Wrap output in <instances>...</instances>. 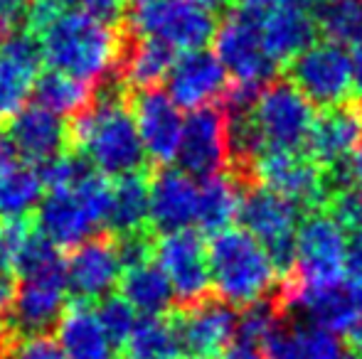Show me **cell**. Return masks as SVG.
<instances>
[{
  "instance_id": "cell-40",
  "label": "cell",
  "mask_w": 362,
  "mask_h": 359,
  "mask_svg": "<svg viewBox=\"0 0 362 359\" xmlns=\"http://www.w3.org/2000/svg\"><path fill=\"white\" fill-rule=\"evenodd\" d=\"M330 182H333V192L343 190V187H353V190L362 192V148L355 150L343 168H338L335 173H328Z\"/></svg>"
},
{
  "instance_id": "cell-18",
  "label": "cell",
  "mask_w": 362,
  "mask_h": 359,
  "mask_svg": "<svg viewBox=\"0 0 362 359\" xmlns=\"http://www.w3.org/2000/svg\"><path fill=\"white\" fill-rule=\"evenodd\" d=\"M165 84V94L175 101V106L197 111L207 109L215 101H222L232 82L215 52L192 49V52H182L175 59Z\"/></svg>"
},
{
  "instance_id": "cell-10",
  "label": "cell",
  "mask_w": 362,
  "mask_h": 359,
  "mask_svg": "<svg viewBox=\"0 0 362 359\" xmlns=\"http://www.w3.org/2000/svg\"><path fill=\"white\" fill-rule=\"evenodd\" d=\"M286 82L293 84L313 106H338L350 101L353 67L350 54L335 42H315L286 67Z\"/></svg>"
},
{
  "instance_id": "cell-12",
  "label": "cell",
  "mask_w": 362,
  "mask_h": 359,
  "mask_svg": "<svg viewBox=\"0 0 362 359\" xmlns=\"http://www.w3.org/2000/svg\"><path fill=\"white\" fill-rule=\"evenodd\" d=\"M177 165L182 173L197 180H210L229 168V138H227V114L224 109L190 111L182 126Z\"/></svg>"
},
{
  "instance_id": "cell-15",
  "label": "cell",
  "mask_w": 362,
  "mask_h": 359,
  "mask_svg": "<svg viewBox=\"0 0 362 359\" xmlns=\"http://www.w3.org/2000/svg\"><path fill=\"white\" fill-rule=\"evenodd\" d=\"M131 109H134L146 158L165 168L177 158V150H180L182 126H185L180 106H175V101L165 91L148 89L136 91L131 96Z\"/></svg>"
},
{
  "instance_id": "cell-32",
  "label": "cell",
  "mask_w": 362,
  "mask_h": 359,
  "mask_svg": "<svg viewBox=\"0 0 362 359\" xmlns=\"http://www.w3.org/2000/svg\"><path fill=\"white\" fill-rule=\"evenodd\" d=\"M35 99H37V104L42 109L57 114L59 118L67 116L72 121L94 104L96 94L94 84L81 82V79L72 77V74L49 69V72L40 74L37 87H35Z\"/></svg>"
},
{
  "instance_id": "cell-31",
  "label": "cell",
  "mask_w": 362,
  "mask_h": 359,
  "mask_svg": "<svg viewBox=\"0 0 362 359\" xmlns=\"http://www.w3.org/2000/svg\"><path fill=\"white\" fill-rule=\"evenodd\" d=\"M45 180L37 168L13 163L0 173V221H20L42 202Z\"/></svg>"
},
{
  "instance_id": "cell-7",
  "label": "cell",
  "mask_w": 362,
  "mask_h": 359,
  "mask_svg": "<svg viewBox=\"0 0 362 359\" xmlns=\"http://www.w3.org/2000/svg\"><path fill=\"white\" fill-rule=\"evenodd\" d=\"M259 185L272 192H279L286 200L296 202L305 214L325 207L333 195V182L328 170L320 168L305 153H288V150H262L252 168L244 175V187Z\"/></svg>"
},
{
  "instance_id": "cell-35",
  "label": "cell",
  "mask_w": 362,
  "mask_h": 359,
  "mask_svg": "<svg viewBox=\"0 0 362 359\" xmlns=\"http://www.w3.org/2000/svg\"><path fill=\"white\" fill-rule=\"evenodd\" d=\"M323 212L343 229V234L362 236V192L353 187L333 192L325 202Z\"/></svg>"
},
{
  "instance_id": "cell-20",
  "label": "cell",
  "mask_w": 362,
  "mask_h": 359,
  "mask_svg": "<svg viewBox=\"0 0 362 359\" xmlns=\"http://www.w3.org/2000/svg\"><path fill=\"white\" fill-rule=\"evenodd\" d=\"M237 322L239 315L234 308L219 298H207L197 305L185 308L177 327L187 359H215L222 355L237 335Z\"/></svg>"
},
{
  "instance_id": "cell-33",
  "label": "cell",
  "mask_w": 362,
  "mask_h": 359,
  "mask_svg": "<svg viewBox=\"0 0 362 359\" xmlns=\"http://www.w3.org/2000/svg\"><path fill=\"white\" fill-rule=\"evenodd\" d=\"M315 25L328 42L355 44L362 37V0H323L315 8Z\"/></svg>"
},
{
  "instance_id": "cell-28",
  "label": "cell",
  "mask_w": 362,
  "mask_h": 359,
  "mask_svg": "<svg viewBox=\"0 0 362 359\" xmlns=\"http://www.w3.org/2000/svg\"><path fill=\"white\" fill-rule=\"evenodd\" d=\"M106 224L119 236H134L148 231V224H151V185L144 178V173L121 178L114 185Z\"/></svg>"
},
{
  "instance_id": "cell-37",
  "label": "cell",
  "mask_w": 362,
  "mask_h": 359,
  "mask_svg": "<svg viewBox=\"0 0 362 359\" xmlns=\"http://www.w3.org/2000/svg\"><path fill=\"white\" fill-rule=\"evenodd\" d=\"M64 8H72L76 13L96 15V18L121 23L129 8V0H62Z\"/></svg>"
},
{
  "instance_id": "cell-50",
  "label": "cell",
  "mask_w": 362,
  "mask_h": 359,
  "mask_svg": "<svg viewBox=\"0 0 362 359\" xmlns=\"http://www.w3.org/2000/svg\"><path fill=\"white\" fill-rule=\"evenodd\" d=\"M3 342H5V322L0 317V350H3Z\"/></svg>"
},
{
  "instance_id": "cell-9",
  "label": "cell",
  "mask_w": 362,
  "mask_h": 359,
  "mask_svg": "<svg viewBox=\"0 0 362 359\" xmlns=\"http://www.w3.org/2000/svg\"><path fill=\"white\" fill-rule=\"evenodd\" d=\"M252 118L264 140V148L305 153L315 123V109L293 84L276 79L259 94Z\"/></svg>"
},
{
  "instance_id": "cell-1",
  "label": "cell",
  "mask_w": 362,
  "mask_h": 359,
  "mask_svg": "<svg viewBox=\"0 0 362 359\" xmlns=\"http://www.w3.org/2000/svg\"><path fill=\"white\" fill-rule=\"evenodd\" d=\"M72 150L89 160L104 178H129L144 173L148 158L131 109V91L116 77L81 116L69 121Z\"/></svg>"
},
{
  "instance_id": "cell-36",
  "label": "cell",
  "mask_w": 362,
  "mask_h": 359,
  "mask_svg": "<svg viewBox=\"0 0 362 359\" xmlns=\"http://www.w3.org/2000/svg\"><path fill=\"white\" fill-rule=\"evenodd\" d=\"M5 359H67L57 340H49L47 335L20 337L18 342L8 347Z\"/></svg>"
},
{
  "instance_id": "cell-30",
  "label": "cell",
  "mask_w": 362,
  "mask_h": 359,
  "mask_svg": "<svg viewBox=\"0 0 362 359\" xmlns=\"http://www.w3.org/2000/svg\"><path fill=\"white\" fill-rule=\"evenodd\" d=\"M269 359H343L335 332L320 325L286 327L267 345Z\"/></svg>"
},
{
  "instance_id": "cell-29",
  "label": "cell",
  "mask_w": 362,
  "mask_h": 359,
  "mask_svg": "<svg viewBox=\"0 0 362 359\" xmlns=\"http://www.w3.org/2000/svg\"><path fill=\"white\" fill-rule=\"evenodd\" d=\"M124 359H187L177 320L165 315L141 317L124 342Z\"/></svg>"
},
{
  "instance_id": "cell-25",
  "label": "cell",
  "mask_w": 362,
  "mask_h": 359,
  "mask_svg": "<svg viewBox=\"0 0 362 359\" xmlns=\"http://www.w3.org/2000/svg\"><path fill=\"white\" fill-rule=\"evenodd\" d=\"M173 64H175V52L170 47L156 42V39L136 37V35L129 32V42H126V52L124 59H121L119 79L129 91L158 89V84H163L168 79Z\"/></svg>"
},
{
  "instance_id": "cell-11",
  "label": "cell",
  "mask_w": 362,
  "mask_h": 359,
  "mask_svg": "<svg viewBox=\"0 0 362 359\" xmlns=\"http://www.w3.org/2000/svg\"><path fill=\"white\" fill-rule=\"evenodd\" d=\"M153 261L168 276L173 296L182 308H192L210 298V261L205 244L195 231L163 234L153 251Z\"/></svg>"
},
{
  "instance_id": "cell-38",
  "label": "cell",
  "mask_w": 362,
  "mask_h": 359,
  "mask_svg": "<svg viewBox=\"0 0 362 359\" xmlns=\"http://www.w3.org/2000/svg\"><path fill=\"white\" fill-rule=\"evenodd\" d=\"M64 3L62 0H30L28 8V23H25V30L33 32L37 37L47 25H52L59 15L64 13Z\"/></svg>"
},
{
  "instance_id": "cell-45",
  "label": "cell",
  "mask_w": 362,
  "mask_h": 359,
  "mask_svg": "<svg viewBox=\"0 0 362 359\" xmlns=\"http://www.w3.org/2000/svg\"><path fill=\"white\" fill-rule=\"evenodd\" d=\"M13 158H15V153L10 150V145L5 143V138H0V173L13 165Z\"/></svg>"
},
{
  "instance_id": "cell-3",
  "label": "cell",
  "mask_w": 362,
  "mask_h": 359,
  "mask_svg": "<svg viewBox=\"0 0 362 359\" xmlns=\"http://www.w3.org/2000/svg\"><path fill=\"white\" fill-rule=\"evenodd\" d=\"M207 261L217 298L232 308L254 305L274 296L276 283H281L269 251L244 229H227L212 236Z\"/></svg>"
},
{
  "instance_id": "cell-44",
  "label": "cell",
  "mask_w": 362,
  "mask_h": 359,
  "mask_svg": "<svg viewBox=\"0 0 362 359\" xmlns=\"http://www.w3.org/2000/svg\"><path fill=\"white\" fill-rule=\"evenodd\" d=\"M234 5H237L239 10H249V13H267V10L276 8V5H281L284 0H232Z\"/></svg>"
},
{
  "instance_id": "cell-51",
  "label": "cell",
  "mask_w": 362,
  "mask_h": 359,
  "mask_svg": "<svg viewBox=\"0 0 362 359\" xmlns=\"http://www.w3.org/2000/svg\"><path fill=\"white\" fill-rule=\"evenodd\" d=\"M343 359H362V355H358V352H350V355L343 357Z\"/></svg>"
},
{
  "instance_id": "cell-27",
  "label": "cell",
  "mask_w": 362,
  "mask_h": 359,
  "mask_svg": "<svg viewBox=\"0 0 362 359\" xmlns=\"http://www.w3.org/2000/svg\"><path fill=\"white\" fill-rule=\"evenodd\" d=\"M244 197V182L237 175H215L200 185V202H197V221L207 234H222L239 219V207Z\"/></svg>"
},
{
  "instance_id": "cell-6",
  "label": "cell",
  "mask_w": 362,
  "mask_h": 359,
  "mask_svg": "<svg viewBox=\"0 0 362 359\" xmlns=\"http://www.w3.org/2000/svg\"><path fill=\"white\" fill-rule=\"evenodd\" d=\"M303 217L305 212L279 192L259 185L244 187L239 221L244 231L262 241L281 278L288 276L296 264V234Z\"/></svg>"
},
{
  "instance_id": "cell-22",
  "label": "cell",
  "mask_w": 362,
  "mask_h": 359,
  "mask_svg": "<svg viewBox=\"0 0 362 359\" xmlns=\"http://www.w3.org/2000/svg\"><path fill=\"white\" fill-rule=\"evenodd\" d=\"M200 187L180 168H160L151 182V226L160 234L190 229L197 221Z\"/></svg>"
},
{
  "instance_id": "cell-14",
  "label": "cell",
  "mask_w": 362,
  "mask_h": 359,
  "mask_svg": "<svg viewBox=\"0 0 362 359\" xmlns=\"http://www.w3.org/2000/svg\"><path fill=\"white\" fill-rule=\"evenodd\" d=\"M3 138L10 150L28 165H45L72 150L69 123L40 104L25 106L18 116H13Z\"/></svg>"
},
{
  "instance_id": "cell-19",
  "label": "cell",
  "mask_w": 362,
  "mask_h": 359,
  "mask_svg": "<svg viewBox=\"0 0 362 359\" xmlns=\"http://www.w3.org/2000/svg\"><path fill=\"white\" fill-rule=\"evenodd\" d=\"M358 148H362V104L353 99L315 116L305 155L320 168L335 173Z\"/></svg>"
},
{
  "instance_id": "cell-43",
  "label": "cell",
  "mask_w": 362,
  "mask_h": 359,
  "mask_svg": "<svg viewBox=\"0 0 362 359\" xmlns=\"http://www.w3.org/2000/svg\"><path fill=\"white\" fill-rule=\"evenodd\" d=\"M350 67H353V94H355V101L362 104V37L353 44V52H350Z\"/></svg>"
},
{
  "instance_id": "cell-42",
  "label": "cell",
  "mask_w": 362,
  "mask_h": 359,
  "mask_svg": "<svg viewBox=\"0 0 362 359\" xmlns=\"http://www.w3.org/2000/svg\"><path fill=\"white\" fill-rule=\"evenodd\" d=\"M345 273L350 278L362 281V236H353L348 244V254H345Z\"/></svg>"
},
{
  "instance_id": "cell-16",
  "label": "cell",
  "mask_w": 362,
  "mask_h": 359,
  "mask_svg": "<svg viewBox=\"0 0 362 359\" xmlns=\"http://www.w3.org/2000/svg\"><path fill=\"white\" fill-rule=\"evenodd\" d=\"M121 276L124 264L119 241L109 236H94L84 241L67 259V286L69 293L76 296V303H94L114 296Z\"/></svg>"
},
{
  "instance_id": "cell-5",
  "label": "cell",
  "mask_w": 362,
  "mask_h": 359,
  "mask_svg": "<svg viewBox=\"0 0 362 359\" xmlns=\"http://www.w3.org/2000/svg\"><path fill=\"white\" fill-rule=\"evenodd\" d=\"M131 35L170 47L173 52L205 49L215 37V13L195 0H131L124 15Z\"/></svg>"
},
{
  "instance_id": "cell-17",
  "label": "cell",
  "mask_w": 362,
  "mask_h": 359,
  "mask_svg": "<svg viewBox=\"0 0 362 359\" xmlns=\"http://www.w3.org/2000/svg\"><path fill=\"white\" fill-rule=\"evenodd\" d=\"M67 273L20 281L8 308L10 327L20 337L45 335L47 330L57 327L59 317L67 310Z\"/></svg>"
},
{
  "instance_id": "cell-8",
  "label": "cell",
  "mask_w": 362,
  "mask_h": 359,
  "mask_svg": "<svg viewBox=\"0 0 362 359\" xmlns=\"http://www.w3.org/2000/svg\"><path fill=\"white\" fill-rule=\"evenodd\" d=\"M215 54L234 84L264 89L274 82L279 64L272 59L262 35V18L249 10H229L212 37Z\"/></svg>"
},
{
  "instance_id": "cell-34",
  "label": "cell",
  "mask_w": 362,
  "mask_h": 359,
  "mask_svg": "<svg viewBox=\"0 0 362 359\" xmlns=\"http://www.w3.org/2000/svg\"><path fill=\"white\" fill-rule=\"evenodd\" d=\"M96 315H99L101 325H104L109 340L116 347H124V342L131 337L136 322H139V312L124 300V296H109L99 303L96 308Z\"/></svg>"
},
{
  "instance_id": "cell-39",
  "label": "cell",
  "mask_w": 362,
  "mask_h": 359,
  "mask_svg": "<svg viewBox=\"0 0 362 359\" xmlns=\"http://www.w3.org/2000/svg\"><path fill=\"white\" fill-rule=\"evenodd\" d=\"M30 0H0V37L25 30Z\"/></svg>"
},
{
  "instance_id": "cell-23",
  "label": "cell",
  "mask_w": 362,
  "mask_h": 359,
  "mask_svg": "<svg viewBox=\"0 0 362 359\" xmlns=\"http://www.w3.org/2000/svg\"><path fill=\"white\" fill-rule=\"evenodd\" d=\"M262 35L272 59L286 69L298 54L315 44L318 25L308 10L281 3L262 15Z\"/></svg>"
},
{
  "instance_id": "cell-4",
  "label": "cell",
  "mask_w": 362,
  "mask_h": 359,
  "mask_svg": "<svg viewBox=\"0 0 362 359\" xmlns=\"http://www.w3.org/2000/svg\"><path fill=\"white\" fill-rule=\"evenodd\" d=\"M114 185L91 170L79 185L67 190H49L35 212V226L59 249H76L94 239L96 229L106 224Z\"/></svg>"
},
{
  "instance_id": "cell-47",
  "label": "cell",
  "mask_w": 362,
  "mask_h": 359,
  "mask_svg": "<svg viewBox=\"0 0 362 359\" xmlns=\"http://www.w3.org/2000/svg\"><path fill=\"white\" fill-rule=\"evenodd\" d=\"M348 340H350V347H353V352L362 355V327H358V330H355L353 335L348 337Z\"/></svg>"
},
{
  "instance_id": "cell-26",
  "label": "cell",
  "mask_w": 362,
  "mask_h": 359,
  "mask_svg": "<svg viewBox=\"0 0 362 359\" xmlns=\"http://www.w3.org/2000/svg\"><path fill=\"white\" fill-rule=\"evenodd\" d=\"M121 296L144 317L165 315L173 308V300H175L170 281H168V276L153 259L124 269Z\"/></svg>"
},
{
  "instance_id": "cell-41",
  "label": "cell",
  "mask_w": 362,
  "mask_h": 359,
  "mask_svg": "<svg viewBox=\"0 0 362 359\" xmlns=\"http://www.w3.org/2000/svg\"><path fill=\"white\" fill-rule=\"evenodd\" d=\"M215 359H269V355H267V350H262V347L237 340V342H232L222 355H217Z\"/></svg>"
},
{
  "instance_id": "cell-2",
  "label": "cell",
  "mask_w": 362,
  "mask_h": 359,
  "mask_svg": "<svg viewBox=\"0 0 362 359\" xmlns=\"http://www.w3.org/2000/svg\"><path fill=\"white\" fill-rule=\"evenodd\" d=\"M37 39L49 67L96 84L119 74L129 30L124 28V20L111 23L96 15L64 10L37 35Z\"/></svg>"
},
{
  "instance_id": "cell-24",
  "label": "cell",
  "mask_w": 362,
  "mask_h": 359,
  "mask_svg": "<svg viewBox=\"0 0 362 359\" xmlns=\"http://www.w3.org/2000/svg\"><path fill=\"white\" fill-rule=\"evenodd\" d=\"M57 345L67 359H116V345L109 340L96 308L74 303L57 322Z\"/></svg>"
},
{
  "instance_id": "cell-48",
  "label": "cell",
  "mask_w": 362,
  "mask_h": 359,
  "mask_svg": "<svg viewBox=\"0 0 362 359\" xmlns=\"http://www.w3.org/2000/svg\"><path fill=\"white\" fill-rule=\"evenodd\" d=\"M0 266L8 269V259H5V229L0 226Z\"/></svg>"
},
{
  "instance_id": "cell-49",
  "label": "cell",
  "mask_w": 362,
  "mask_h": 359,
  "mask_svg": "<svg viewBox=\"0 0 362 359\" xmlns=\"http://www.w3.org/2000/svg\"><path fill=\"white\" fill-rule=\"evenodd\" d=\"M195 3H200L202 8H207V10H217L224 5V0H195Z\"/></svg>"
},
{
  "instance_id": "cell-13",
  "label": "cell",
  "mask_w": 362,
  "mask_h": 359,
  "mask_svg": "<svg viewBox=\"0 0 362 359\" xmlns=\"http://www.w3.org/2000/svg\"><path fill=\"white\" fill-rule=\"evenodd\" d=\"M40 39L18 30L0 39V121H10L28 106L42 69Z\"/></svg>"
},
{
  "instance_id": "cell-21",
  "label": "cell",
  "mask_w": 362,
  "mask_h": 359,
  "mask_svg": "<svg viewBox=\"0 0 362 359\" xmlns=\"http://www.w3.org/2000/svg\"><path fill=\"white\" fill-rule=\"evenodd\" d=\"M296 308L308 312L313 325L350 337L362 327V281L348 276L330 286L305 291L291 303V312Z\"/></svg>"
},
{
  "instance_id": "cell-46",
  "label": "cell",
  "mask_w": 362,
  "mask_h": 359,
  "mask_svg": "<svg viewBox=\"0 0 362 359\" xmlns=\"http://www.w3.org/2000/svg\"><path fill=\"white\" fill-rule=\"evenodd\" d=\"M284 3L286 5H293V8H300V10H315L318 8L320 3H323V0H284Z\"/></svg>"
}]
</instances>
